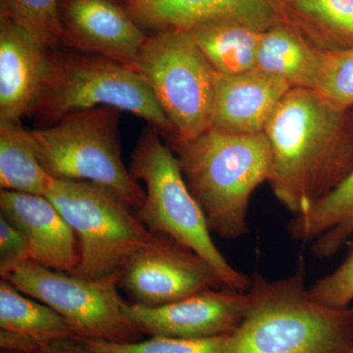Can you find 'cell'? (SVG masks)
I'll return each mask as SVG.
<instances>
[{
    "label": "cell",
    "mask_w": 353,
    "mask_h": 353,
    "mask_svg": "<svg viewBox=\"0 0 353 353\" xmlns=\"http://www.w3.org/2000/svg\"><path fill=\"white\" fill-rule=\"evenodd\" d=\"M171 148L210 231L227 240L245 236L250 199L270 178L271 150L264 132L239 134L209 128Z\"/></svg>",
    "instance_id": "3957f363"
},
{
    "label": "cell",
    "mask_w": 353,
    "mask_h": 353,
    "mask_svg": "<svg viewBox=\"0 0 353 353\" xmlns=\"http://www.w3.org/2000/svg\"><path fill=\"white\" fill-rule=\"evenodd\" d=\"M119 289L132 303L166 305L209 289L227 288L206 260L168 236L157 234L120 271Z\"/></svg>",
    "instance_id": "30bf717a"
},
{
    "label": "cell",
    "mask_w": 353,
    "mask_h": 353,
    "mask_svg": "<svg viewBox=\"0 0 353 353\" xmlns=\"http://www.w3.org/2000/svg\"><path fill=\"white\" fill-rule=\"evenodd\" d=\"M134 19L148 27L190 31L218 20H234L261 31L279 24L277 0H124Z\"/></svg>",
    "instance_id": "2e32d148"
},
{
    "label": "cell",
    "mask_w": 353,
    "mask_h": 353,
    "mask_svg": "<svg viewBox=\"0 0 353 353\" xmlns=\"http://www.w3.org/2000/svg\"><path fill=\"white\" fill-rule=\"evenodd\" d=\"M324 51L290 26L279 23L263 32L255 69L281 79L292 88L314 90Z\"/></svg>",
    "instance_id": "d6986e66"
},
{
    "label": "cell",
    "mask_w": 353,
    "mask_h": 353,
    "mask_svg": "<svg viewBox=\"0 0 353 353\" xmlns=\"http://www.w3.org/2000/svg\"><path fill=\"white\" fill-rule=\"evenodd\" d=\"M175 130L172 146L208 131L217 72L189 31L170 29L148 37L134 65Z\"/></svg>",
    "instance_id": "ba28073f"
},
{
    "label": "cell",
    "mask_w": 353,
    "mask_h": 353,
    "mask_svg": "<svg viewBox=\"0 0 353 353\" xmlns=\"http://www.w3.org/2000/svg\"><path fill=\"white\" fill-rule=\"evenodd\" d=\"M44 196L76 234L80 259L72 274L79 277L101 280L117 275L157 239L131 206L97 183L53 178Z\"/></svg>",
    "instance_id": "52a82bcc"
},
{
    "label": "cell",
    "mask_w": 353,
    "mask_h": 353,
    "mask_svg": "<svg viewBox=\"0 0 353 353\" xmlns=\"http://www.w3.org/2000/svg\"><path fill=\"white\" fill-rule=\"evenodd\" d=\"M189 32L220 75H238L255 69L264 31L239 21L218 20L196 26Z\"/></svg>",
    "instance_id": "44dd1931"
},
{
    "label": "cell",
    "mask_w": 353,
    "mask_h": 353,
    "mask_svg": "<svg viewBox=\"0 0 353 353\" xmlns=\"http://www.w3.org/2000/svg\"><path fill=\"white\" fill-rule=\"evenodd\" d=\"M272 155L268 183L281 205L301 214L353 171V115L314 90L292 88L264 131Z\"/></svg>",
    "instance_id": "6da1fadb"
},
{
    "label": "cell",
    "mask_w": 353,
    "mask_h": 353,
    "mask_svg": "<svg viewBox=\"0 0 353 353\" xmlns=\"http://www.w3.org/2000/svg\"><path fill=\"white\" fill-rule=\"evenodd\" d=\"M1 353H23V352H9V350H2Z\"/></svg>",
    "instance_id": "f1b7e54d"
},
{
    "label": "cell",
    "mask_w": 353,
    "mask_h": 353,
    "mask_svg": "<svg viewBox=\"0 0 353 353\" xmlns=\"http://www.w3.org/2000/svg\"><path fill=\"white\" fill-rule=\"evenodd\" d=\"M29 261V248L22 232L0 215V269Z\"/></svg>",
    "instance_id": "4316f807"
},
{
    "label": "cell",
    "mask_w": 353,
    "mask_h": 353,
    "mask_svg": "<svg viewBox=\"0 0 353 353\" xmlns=\"http://www.w3.org/2000/svg\"><path fill=\"white\" fill-rule=\"evenodd\" d=\"M39 353H94L82 339L66 338L52 341Z\"/></svg>",
    "instance_id": "83f0119b"
},
{
    "label": "cell",
    "mask_w": 353,
    "mask_h": 353,
    "mask_svg": "<svg viewBox=\"0 0 353 353\" xmlns=\"http://www.w3.org/2000/svg\"><path fill=\"white\" fill-rule=\"evenodd\" d=\"M121 112L108 106L75 111L30 132L39 162L51 176L97 183L136 211L145 192L123 161Z\"/></svg>",
    "instance_id": "8992f818"
},
{
    "label": "cell",
    "mask_w": 353,
    "mask_h": 353,
    "mask_svg": "<svg viewBox=\"0 0 353 353\" xmlns=\"http://www.w3.org/2000/svg\"><path fill=\"white\" fill-rule=\"evenodd\" d=\"M130 172L145 183V199L136 210L152 233L168 236L187 246L208 262L224 285L248 292L252 277L234 268L211 238L208 219L192 196L176 153L162 143L160 134L150 127L141 134Z\"/></svg>",
    "instance_id": "5b68a950"
},
{
    "label": "cell",
    "mask_w": 353,
    "mask_h": 353,
    "mask_svg": "<svg viewBox=\"0 0 353 353\" xmlns=\"http://www.w3.org/2000/svg\"><path fill=\"white\" fill-rule=\"evenodd\" d=\"M0 210L24 234L29 261L53 270L75 271L80 259L78 240L48 197L1 190Z\"/></svg>",
    "instance_id": "4fadbf2b"
},
{
    "label": "cell",
    "mask_w": 353,
    "mask_h": 353,
    "mask_svg": "<svg viewBox=\"0 0 353 353\" xmlns=\"http://www.w3.org/2000/svg\"><path fill=\"white\" fill-rule=\"evenodd\" d=\"M52 180L39 162L29 130L21 122H0L1 190L46 196Z\"/></svg>",
    "instance_id": "7402d4cb"
},
{
    "label": "cell",
    "mask_w": 353,
    "mask_h": 353,
    "mask_svg": "<svg viewBox=\"0 0 353 353\" xmlns=\"http://www.w3.org/2000/svg\"><path fill=\"white\" fill-rule=\"evenodd\" d=\"M63 43L134 68L145 32L114 0H62Z\"/></svg>",
    "instance_id": "7c38bea8"
},
{
    "label": "cell",
    "mask_w": 353,
    "mask_h": 353,
    "mask_svg": "<svg viewBox=\"0 0 353 353\" xmlns=\"http://www.w3.org/2000/svg\"><path fill=\"white\" fill-rule=\"evenodd\" d=\"M294 240L310 243L319 259H329L353 241V171L328 196L294 215L288 227Z\"/></svg>",
    "instance_id": "ac0fdd59"
},
{
    "label": "cell",
    "mask_w": 353,
    "mask_h": 353,
    "mask_svg": "<svg viewBox=\"0 0 353 353\" xmlns=\"http://www.w3.org/2000/svg\"><path fill=\"white\" fill-rule=\"evenodd\" d=\"M279 23L322 50L353 46V0H277Z\"/></svg>",
    "instance_id": "ffe728a7"
},
{
    "label": "cell",
    "mask_w": 353,
    "mask_h": 353,
    "mask_svg": "<svg viewBox=\"0 0 353 353\" xmlns=\"http://www.w3.org/2000/svg\"><path fill=\"white\" fill-rule=\"evenodd\" d=\"M48 52L20 26L0 15V122L31 116Z\"/></svg>",
    "instance_id": "9a60e30c"
},
{
    "label": "cell",
    "mask_w": 353,
    "mask_h": 353,
    "mask_svg": "<svg viewBox=\"0 0 353 353\" xmlns=\"http://www.w3.org/2000/svg\"><path fill=\"white\" fill-rule=\"evenodd\" d=\"M248 309L223 353H352L353 306L314 301L299 259L294 274L269 281L252 277Z\"/></svg>",
    "instance_id": "7a4b0ae2"
},
{
    "label": "cell",
    "mask_w": 353,
    "mask_h": 353,
    "mask_svg": "<svg viewBox=\"0 0 353 353\" xmlns=\"http://www.w3.org/2000/svg\"><path fill=\"white\" fill-rule=\"evenodd\" d=\"M292 88L259 69L238 75L217 73L210 128L231 134H262Z\"/></svg>",
    "instance_id": "5bb4252c"
},
{
    "label": "cell",
    "mask_w": 353,
    "mask_h": 353,
    "mask_svg": "<svg viewBox=\"0 0 353 353\" xmlns=\"http://www.w3.org/2000/svg\"><path fill=\"white\" fill-rule=\"evenodd\" d=\"M248 301V292L221 288L157 307L125 301L123 310L141 334L197 340L233 333L245 314Z\"/></svg>",
    "instance_id": "8fae6325"
},
{
    "label": "cell",
    "mask_w": 353,
    "mask_h": 353,
    "mask_svg": "<svg viewBox=\"0 0 353 353\" xmlns=\"http://www.w3.org/2000/svg\"><path fill=\"white\" fill-rule=\"evenodd\" d=\"M353 353V352H352Z\"/></svg>",
    "instance_id": "f546056e"
},
{
    "label": "cell",
    "mask_w": 353,
    "mask_h": 353,
    "mask_svg": "<svg viewBox=\"0 0 353 353\" xmlns=\"http://www.w3.org/2000/svg\"><path fill=\"white\" fill-rule=\"evenodd\" d=\"M318 303L334 308H345L353 303V241L345 260L334 271L323 276L309 288Z\"/></svg>",
    "instance_id": "484cf974"
},
{
    "label": "cell",
    "mask_w": 353,
    "mask_h": 353,
    "mask_svg": "<svg viewBox=\"0 0 353 353\" xmlns=\"http://www.w3.org/2000/svg\"><path fill=\"white\" fill-rule=\"evenodd\" d=\"M314 90L338 108H352L353 46L324 51L321 71Z\"/></svg>",
    "instance_id": "d4e9b609"
},
{
    "label": "cell",
    "mask_w": 353,
    "mask_h": 353,
    "mask_svg": "<svg viewBox=\"0 0 353 353\" xmlns=\"http://www.w3.org/2000/svg\"><path fill=\"white\" fill-rule=\"evenodd\" d=\"M1 12L46 50L63 43L64 30L60 15V0H0Z\"/></svg>",
    "instance_id": "603a6c76"
},
{
    "label": "cell",
    "mask_w": 353,
    "mask_h": 353,
    "mask_svg": "<svg viewBox=\"0 0 353 353\" xmlns=\"http://www.w3.org/2000/svg\"><path fill=\"white\" fill-rule=\"evenodd\" d=\"M228 336L197 340L150 336L132 343L82 340L94 353H223Z\"/></svg>",
    "instance_id": "cb8c5ba5"
},
{
    "label": "cell",
    "mask_w": 353,
    "mask_h": 353,
    "mask_svg": "<svg viewBox=\"0 0 353 353\" xmlns=\"http://www.w3.org/2000/svg\"><path fill=\"white\" fill-rule=\"evenodd\" d=\"M77 338L57 311L23 294L15 285L0 282V347L1 350L39 353L52 341Z\"/></svg>",
    "instance_id": "e0dca14e"
},
{
    "label": "cell",
    "mask_w": 353,
    "mask_h": 353,
    "mask_svg": "<svg viewBox=\"0 0 353 353\" xmlns=\"http://www.w3.org/2000/svg\"><path fill=\"white\" fill-rule=\"evenodd\" d=\"M101 106L134 114L171 143L175 139L170 121L131 67L90 53L50 50L31 116L48 127L67 114Z\"/></svg>",
    "instance_id": "277c9868"
},
{
    "label": "cell",
    "mask_w": 353,
    "mask_h": 353,
    "mask_svg": "<svg viewBox=\"0 0 353 353\" xmlns=\"http://www.w3.org/2000/svg\"><path fill=\"white\" fill-rule=\"evenodd\" d=\"M4 280L62 316L77 338L112 343L139 341L141 334L123 310L119 276L88 280L32 261L0 269Z\"/></svg>",
    "instance_id": "9c48e42d"
}]
</instances>
